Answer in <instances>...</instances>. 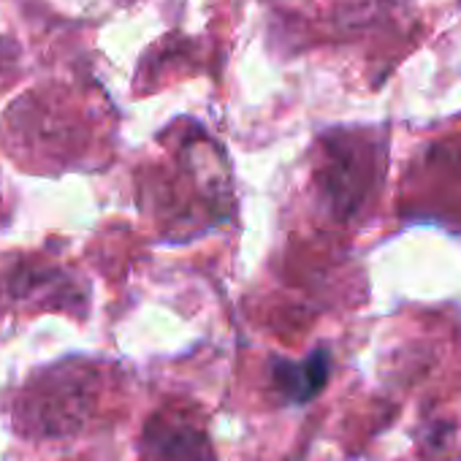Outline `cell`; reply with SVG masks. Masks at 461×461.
<instances>
[{
    "label": "cell",
    "instance_id": "cell-1",
    "mask_svg": "<svg viewBox=\"0 0 461 461\" xmlns=\"http://www.w3.org/2000/svg\"><path fill=\"white\" fill-rule=\"evenodd\" d=\"M277 377L283 380V388H285L288 393H294V396H299V399L312 396V393L323 385V380H326L323 356H315L310 364H302V366L285 364V366L277 372Z\"/></svg>",
    "mask_w": 461,
    "mask_h": 461
}]
</instances>
